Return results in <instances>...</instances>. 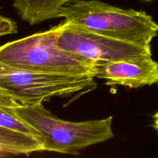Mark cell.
Returning a JSON list of instances; mask_svg holds the SVG:
<instances>
[{"label": "cell", "mask_w": 158, "mask_h": 158, "mask_svg": "<svg viewBox=\"0 0 158 158\" xmlns=\"http://www.w3.org/2000/svg\"><path fill=\"white\" fill-rule=\"evenodd\" d=\"M56 27L0 46V62L36 73L94 77L97 61L61 49L56 43Z\"/></svg>", "instance_id": "obj_1"}, {"label": "cell", "mask_w": 158, "mask_h": 158, "mask_svg": "<svg viewBox=\"0 0 158 158\" xmlns=\"http://www.w3.org/2000/svg\"><path fill=\"white\" fill-rule=\"evenodd\" d=\"M60 17L90 32L139 44L151 45L158 33V25L143 11L97 0H73L62 8Z\"/></svg>", "instance_id": "obj_2"}, {"label": "cell", "mask_w": 158, "mask_h": 158, "mask_svg": "<svg viewBox=\"0 0 158 158\" xmlns=\"http://www.w3.org/2000/svg\"><path fill=\"white\" fill-rule=\"evenodd\" d=\"M14 110L38 132L42 142V151L78 154L79 151L84 148L114 137L113 117L88 121H66L54 116L45 108L43 103H19Z\"/></svg>", "instance_id": "obj_3"}, {"label": "cell", "mask_w": 158, "mask_h": 158, "mask_svg": "<svg viewBox=\"0 0 158 158\" xmlns=\"http://www.w3.org/2000/svg\"><path fill=\"white\" fill-rule=\"evenodd\" d=\"M96 87L94 77L41 73L0 62V93L22 104H35L53 97L84 94Z\"/></svg>", "instance_id": "obj_4"}, {"label": "cell", "mask_w": 158, "mask_h": 158, "mask_svg": "<svg viewBox=\"0 0 158 158\" xmlns=\"http://www.w3.org/2000/svg\"><path fill=\"white\" fill-rule=\"evenodd\" d=\"M56 27V43L61 49L95 61L152 56L151 45L117 40L63 21Z\"/></svg>", "instance_id": "obj_5"}, {"label": "cell", "mask_w": 158, "mask_h": 158, "mask_svg": "<svg viewBox=\"0 0 158 158\" xmlns=\"http://www.w3.org/2000/svg\"><path fill=\"white\" fill-rule=\"evenodd\" d=\"M95 78L102 79L110 86L136 89L158 83V63L148 56L97 61Z\"/></svg>", "instance_id": "obj_6"}, {"label": "cell", "mask_w": 158, "mask_h": 158, "mask_svg": "<svg viewBox=\"0 0 158 158\" xmlns=\"http://www.w3.org/2000/svg\"><path fill=\"white\" fill-rule=\"evenodd\" d=\"M73 0H14L13 6L20 18L30 25L60 18L61 9Z\"/></svg>", "instance_id": "obj_7"}, {"label": "cell", "mask_w": 158, "mask_h": 158, "mask_svg": "<svg viewBox=\"0 0 158 158\" xmlns=\"http://www.w3.org/2000/svg\"><path fill=\"white\" fill-rule=\"evenodd\" d=\"M40 151L42 143L39 138L0 127V157L28 156Z\"/></svg>", "instance_id": "obj_8"}, {"label": "cell", "mask_w": 158, "mask_h": 158, "mask_svg": "<svg viewBox=\"0 0 158 158\" xmlns=\"http://www.w3.org/2000/svg\"><path fill=\"white\" fill-rule=\"evenodd\" d=\"M19 103L12 97L0 93V127L34 136L41 140L38 132L15 113L14 107Z\"/></svg>", "instance_id": "obj_9"}, {"label": "cell", "mask_w": 158, "mask_h": 158, "mask_svg": "<svg viewBox=\"0 0 158 158\" xmlns=\"http://www.w3.org/2000/svg\"><path fill=\"white\" fill-rule=\"evenodd\" d=\"M17 32L18 26L16 23L12 19L0 15V37L16 33Z\"/></svg>", "instance_id": "obj_10"}, {"label": "cell", "mask_w": 158, "mask_h": 158, "mask_svg": "<svg viewBox=\"0 0 158 158\" xmlns=\"http://www.w3.org/2000/svg\"><path fill=\"white\" fill-rule=\"evenodd\" d=\"M153 119H154V120H153V127L158 133V111L154 114Z\"/></svg>", "instance_id": "obj_11"}, {"label": "cell", "mask_w": 158, "mask_h": 158, "mask_svg": "<svg viewBox=\"0 0 158 158\" xmlns=\"http://www.w3.org/2000/svg\"><path fill=\"white\" fill-rule=\"evenodd\" d=\"M145 1H151V0H145Z\"/></svg>", "instance_id": "obj_12"}, {"label": "cell", "mask_w": 158, "mask_h": 158, "mask_svg": "<svg viewBox=\"0 0 158 158\" xmlns=\"http://www.w3.org/2000/svg\"><path fill=\"white\" fill-rule=\"evenodd\" d=\"M157 86H158V83H157Z\"/></svg>", "instance_id": "obj_13"}]
</instances>
